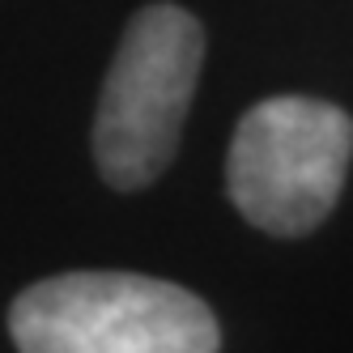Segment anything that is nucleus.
Returning <instances> with one entry per match:
<instances>
[{
	"mask_svg": "<svg viewBox=\"0 0 353 353\" xmlns=\"http://www.w3.org/2000/svg\"><path fill=\"white\" fill-rule=\"evenodd\" d=\"M17 353H217L221 327L192 290L141 272H64L9 307Z\"/></svg>",
	"mask_w": 353,
	"mask_h": 353,
	"instance_id": "f257e3e1",
	"label": "nucleus"
},
{
	"mask_svg": "<svg viewBox=\"0 0 353 353\" xmlns=\"http://www.w3.org/2000/svg\"><path fill=\"white\" fill-rule=\"evenodd\" d=\"M205 64V30L179 5H149L123 30L94 115V162L115 192H141L174 162Z\"/></svg>",
	"mask_w": 353,
	"mask_h": 353,
	"instance_id": "f03ea898",
	"label": "nucleus"
},
{
	"mask_svg": "<svg viewBox=\"0 0 353 353\" xmlns=\"http://www.w3.org/2000/svg\"><path fill=\"white\" fill-rule=\"evenodd\" d=\"M353 158V119L307 94L256 103L234 128L225 192L264 234H311L336 209Z\"/></svg>",
	"mask_w": 353,
	"mask_h": 353,
	"instance_id": "7ed1b4c3",
	"label": "nucleus"
}]
</instances>
